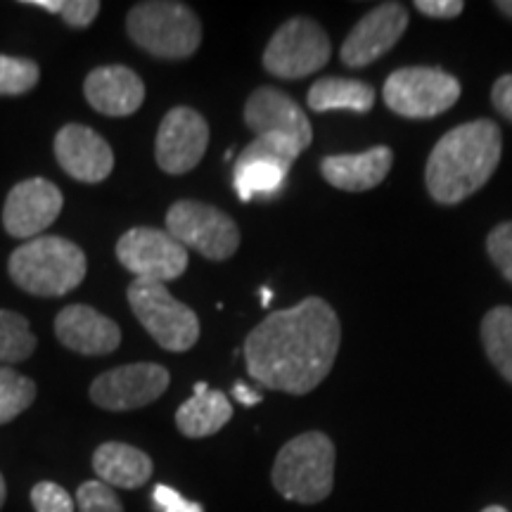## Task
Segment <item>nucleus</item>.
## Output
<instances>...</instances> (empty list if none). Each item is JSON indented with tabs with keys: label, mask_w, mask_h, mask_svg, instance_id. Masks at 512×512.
I'll use <instances>...</instances> for the list:
<instances>
[{
	"label": "nucleus",
	"mask_w": 512,
	"mask_h": 512,
	"mask_svg": "<svg viewBox=\"0 0 512 512\" xmlns=\"http://www.w3.org/2000/svg\"><path fill=\"white\" fill-rule=\"evenodd\" d=\"M5 498H8V486H5V477L0 475V510H3Z\"/></svg>",
	"instance_id": "nucleus-37"
},
{
	"label": "nucleus",
	"mask_w": 512,
	"mask_h": 512,
	"mask_svg": "<svg viewBox=\"0 0 512 512\" xmlns=\"http://www.w3.org/2000/svg\"><path fill=\"white\" fill-rule=\"evenodd\" d=\"M31 505L36 512H74V498L55 482H38L31 489Z\"/></svg>",
	"instance_id": "nucleus-30"
},
{
	"label": "nucleus",
	"mask_w": 512,
	"mask_h": 512,
	"mask_svg": "<svg viewBox=\"0 0 512 512\" xmlns=\"http://www.w3.org/2000/svg\"><path fill=\"white\" fill-rule=\"evenodd\" d=\"M128 304L140 320V325L150 332L159 347L166 351H188L200 339V320L197 313L178 302L169 287L152 280H133L128 285Z\"/></svg>",
	"instance_id": "nucleus-6"
},
{
	"label": "nucleus",
	"mask_w": 512,
	"mask_h": 512,
	"mask_svg": "<svg viewBox=\"0 0 512 512\" xmlns=\"http://www.w3.org/2000/svg\"><path fill=\"white\" fill-rule=\"evenodd\" d=\"M233 394H235V399H238L240 403H245V406H256V403L261 401V394L252 392V389H249L247 384H242V382L235 384Z\"/></svg>",
	"instance_id": "nucleus-35"
},
{
	"label": "nucleus",
	"mask_w": 512,
	"mask_h": 512,
	"mask_svg": "<svg viewBox=\"0 0 512 512\" xmlns=\"http://www.w3.org/2000/svg\"><path fill=\"white\" fill-rule=\"evenodd\" d=\"M486 252H489L498 271L512 283V221L491 230L489 238H486Z\"/></svg>",
	"instance_id": "nucleus-29"
},
{
	"label": "nucleus",
	"mask_w": 512,
	"mask_h": 512,
	"mask_svg": "<svg viewBox=\"0 0 512 512\" xmlns=\"http://www.w3.org/2000/svg\"><path fill=\"white\" fill-rule=\"evenodd\" d=\"M98 15H100L98 0H62L60 17L64 19V24H69L72 29L91 27Z\"/></svg>",
	"instance_id": "nucleus-31"
},
{
	"label": "nucleus",
	"mask_w": 512,
	"mask_h": 512,
	"mask_svg": "<svg viewBox=\"0 0 512 512\" xmlns=\"http://www.w3.org/2000/svg\"><path fill=\"white\" fill-rule=\"evenodd\" d=\"M233 418L228 396L209 389L204 382L195 384V394L176 411V427L183 437L204 439L221 432Z\"/></svg>",
	"instance_id": "nucleus-22"
},
{
	"label": "nucleus",
	"mask_w": 512,
	"mask_h": 512,
	"mask_svg": "<svg viewBox=\"0 0 512 512\" xmlns=\"http://www.w3.org/2000/svg\"><path fill=\"white\" fill-rule=\"evenodd\" d=\"M133 43L162 60H185L202 43V22L188 5L174 0H147L133 5L126 17Z\"/></svg>",
	"instance_id": "nucleus-5"
},
{
	"label": "nucleus",
	"mask_w": 512,
	"mask_h": 512,
	"mask_svg": "<svg viewBox=\"0 0 512 512\" xmlns=\"http://www.w3.org/2000/svg\"><path fill=\"white\" fill-rule=\"evenodd\" d=\"M117 256L121 266L131 271L138 280L152 283H171L181 278L188 268V249L166 230L131 228L117 242Z\"/></svg>",
	"instance_id": "nucleus-11"
},
{
	"label": "nucleus",
	"mask_w": 512,
	"mask_h": 512,
	"mask_svg": "<svg viewBox=\"0 0 512 512\" xmlns=\"http://www.w3.org/2000/svg\"><path fill=\"white\" fill-rule=\"evenodd\" d=\"M408 29V10L401 3H382L361 17V22L351 29L347 41L342 43V62L347 67H368L382 55H387L403 31Z\"/></svg>",
	"instance_id": "nucleus-15"
},
{
	"label": "nucleus",
	"mask_w": 512,
	"mask_h": 512,
	"mask_svg": "<svg viewBox=\"0 0 512 512\" xmlns=\"http://www.w3.org/2000/svg\"><path fill=\"white\" fill-rule=\"evenodd\" d=\"M342 342L335 309L309 297L275 311L245 339L247 370L261 387L294 396L313 392L330 375Z\"/></svg>",
	"instance_id": "nucleus-1"
},
{
	"label": "nucleus",
	"mask_w": 512,
	"mask_h": 512,
	"mask_svg": "<svg viewBox=\"0 0 512 512\" xmlns=\"http://www.w3.org/2000/svg\"><path fill=\"white\" fill-rule=\"evenodd\" d=\"M36 382L17 370L0 368V425H8L36 401Z\"/></svg>",
	"instance_id": "nucleus-26"
},
{
	"label": "nucleus",
	"mask_w": 512,
	"mask_h": 512,
	"mask_svg": "<svg viewBox=\"0 0 512 512\" xmlns=\"http://www.w3.org/2000/svg\"><path fill=\"white\" fill-rule=\"evenodd\" d=\"M171 375L159 363H131L102 373L91 384V401L105 411H138L169 389Z\"/></svg>",
	"instance_id": "nucleus-12"
},
{
	"label": "nucleus",
	"mask_w": 512,
	"mask_h": 512,
	"mask_svg": "<svg viewBox=\"0 0 512 512\" xmlns=\"http://www.w3.org/2000/svg\"><path fill=\"white\" fill-rule=\"evenodd\" d=\"M83 93L95 112L105 117H128L143 105L145 83L133 69L110 64V67L93 69L86 76Z\"/></svg>",
	"instance_id": "nucleus-19"
},
{
	"label": "nucleus",
	"mask_w": 512,
	"mask_h": 512,
	"mask_svg": "<svg viewBox=\"0 0 512 512\" xmlns=\"http://www.w3.org/2000/svg\"><path fill=\"white\" fill-rule=\"evenodd\" d=\"M55 157L64 174L81 183H102L114 169L110 143L93 128L67 124L55 136Z\"/></svg>",
	"instance_id": "nucleus-17"
},
{
	"label": "nucleus",
	"mask_w": 512,
	"mask_h": 512,
	"mask_svg": "<svg viewBox=\"0 0 512 512\" xmlns=\"http://www.w3.org/2000/svg\"><path fill=\"white\" fill-rule=\"evenodd\" d=\"M501 128L489 119L467 121L448 131L427 159L425 181L432 200L458 204L484 188L501 162Z\"/></svg>",
	"instance_id": "nucleus-2"
},
{
	"label": "nucleus",
	"mask_w": 512,
	"mask_h": 512,
	"mask_svg": "<svg viewBox=\"0 0 512 512\" xmlns=\"http://www.w3.org/2000/svg\"><path fill=\"white\" fill-rule=\"evenodd\" d=\"M271 290H261V304H264V306H268V304H271Z\"/></svg>",
	"instance_id": "nucleus-38"
},
{
	"label": "nucleus",
	"mask_w": 512,
	"mask_h": 512,
	"mask_svg": "<svg viewBox=\"0 0 512 512\" xmlns=\"http://www.w3.org/2000/svg\"><path fill=\"white\" fill-rule=\"evenodd\" d=\"M62 192L46 178H29L10 190L3 207V226L12 238L34 240L55 223L62 211Z\"/></svg>",
	"instance_id": "nucleus-14"
},
{
	"label": "nucleus",
	"mask_w": 512,
	"mask_h": 512,
	"mask_svg": "<svg viewBox=\"0 0 512 512\" xmlns=\"http://www.w3.org/2000/svg\"><path fill=\"white\" fill-rule=\"evenodd\" d=\"M482 512H508L503 508V505H489V508H484Z\"/></svg>",
	"instance_id": "nucleus-39"
},
{
	"label": "nucleus",
	"mask_w": 512,
	"mask_h": 512,
	"mask_svg": "<svg viewBox=\"0 0 512 512\" xmlns=\"http://www.w3.org/2000/svg\"><path fill=\"white\" fill-rule=\"evenodd\" d=\"M415 8L427 17L453 19L465 10V3L460 0H415Z\"/></svg>",
	"instance_id": "nucleus-33"
},
{
	"label": "nucleus",
	"mask_w": 512,
	"mask_h": 512,
	"mask_svg": "<svg viewBox=\"0 0 512 512\" xmlns=\"http://www.w3.org/2000/svg\"><path fill=\"white\" fill-rule=\"evenodd\" d=\"M36 351L29 320L15 311L0 309V363H22Z\"/></svg>",
	"instance_id": "nucleus-25"
},
{
	"label": "nucleus",
	"mask_w": 512,
	"mask_h": 512,
	"mask_svg": "<svg viewBox=\"0 0 512 512\" xmlns=\"http://www.w3.org/2000/svg\"><path fill=\"white\" fill-rule=\"evenodd\" d=\"M93 470L98 472L100 482L112 489H140L150 482L155 467L152 458L140 448L121 441H107L93 453Z\"/></svg>",
	"instance_id": "nucleus-21"
},
{
	"label": "nucleus",
	"mask_w": 512,
	"mask_h": 512,
	"mask_svg": "<svg viewBox=\"0 0 512 512\" xmlns=\"http://www.w3.org/2000/svg\"><path fill=\"white\" fill-rule=\"evenodd\" d=\"M209 145V124L192 107H174L162 119L157 131L155 157L159 169L171 176H183L202 162Z\"/></svg>",
	"instance_id": "nucleus-13"
},
{
	"label": "nucleus",
	"mask_w": 512,
	"mask_h": 512,
	"mask_svg": "<svg viewBox=\"0 0 512 512\" xmlns=\"http://www.w3.org/2000/svg\"><path fill=\"white\" fill-rule=\"evenodd\" d=\"M382 98L399 117L432 119L456 105L460 81L437 67H406L389 76Z\"/></svg>",
	"instance_id": "nucleus-7"
},
{
	"label": "nucleus",
	"mask_w": 512,
	"mask_h": 512,
	"mask_svg": "<svg viewBox=\"0 0 512 512\" xmlns=\"http://www.w3.org/2000/svg\"><path fill=\"white\" fill-rule=\"evenodd\" d=\"M38 79H41V72L34 60L0 55V95L29 93Z\"/></svg>",
	"instance_id": "nucleus-27"
},
{
	"label": "nucleus",
	"mask_w": 512,
	"mask_h": 512,
	"mask_svg": "<svg viewBox=\"0 0 512 512\" xmlns=\"http://www.w3.org/2000/svg\"><path fill=\"white\" fill-rule=\"evenodd\" d=\"M335 444L323 432H304L280 448L273 463V486L287 501L316 505L335 486Z\"/></svg>",
	"instance_id": "nucleus-4"
},
{
	"label": "nucleus",
	"mask_w": 512,
	"mask_h": 512,
	"mask_svg": "<svg viewBox=\"0 0 512 512\" xmlns=\"http://www.w3.org/2000/svg\"><path fill=\"white\" fill-rule=\"evenodd\" d=\"M482 342L489 361L512 382V309L496 306L482 320Z\"/></svg>",
	"instance_id": "nucleus-24"
},
{
	"label": "nucleus",
	"mask_w": 512,
	"mask_h": 512,
	"mask_svg": "<svg viewBox=\"0 0 512 512\" xmlns=\"http://www.w3.org/2000/svg\"><path fill=\"white\" fill-rule=\"evenodd\" d=\"M152 503H155L157 512H204L200 503L183 498L176 489H171L169 484L155 486V491H152Z\"/></svg>",
	"instance_id": "nucleus-32"
},
{
	"label": "nucleus",
	"mask_w": 512,
	"mask_h": 512,
	"mask_svg": "<svg viewBox=\"0 0 512 512\" xmlns=\"http://www.w3.org/2000/svg\"><path fill=\"white\" fill-rule=\"evenodd\" d=\"M76 508L79 512H124L119 496L114 494L112 486H107L100 479L83 482L76 491Z\"/></svg>",
	"instance_id": "nucleus-28"
},
{
	"label": "nucleus",
	"mask_w": 512,
	"mask_h": 512,
	"mask_svg": "<svg viewBox=\"0 0 512 512\" xmlns=\"http://www.w3.org/2000/svg\"><path fill=\"white\" fill-rule=\"evenodd\" d=\"M496 8L503 12V15H508V17H512V0H498L496 3Z\"/></svg>",
	"instance_id": "nucleus-36"
},
{
	"label": "nucleus",
	"mask_w": 512,
	"mask_h": 512,
	"mask_svg": "<svg viewBox=\"0 0 512 512\" xmlns=\"http://www.w3.org/2000/svg\"><path fill=\"white\" fill-rule=\"evenodd\" d=\"M330 38L309 17H292L275 31L264 50V67L278 79H304L330 60Z\"/></svg>",
	"instance_id": "nucleus-10"
},
{
	"label": "nucleus",
	"mask_w": 512,
	"mask_h": 512,
	"mask_svg": "<svg viewBox=\"0 0 512 512\" xmlns=\"http://www.w3.org/2000/svg\"><path fill=\"white\" fill-rule=\"evenodd\" d=\"M302 155L297 145L278 136L266 133L256 136L245 150L240 152L233 169V185L242 202H252L254 197H275L285 188L287 174L292 164Z\"/></svg>",
	"instance_id": "nucleus-9"
},
{
	"label": "nucleus",
	"mask_w": 512,
	"mask_h": 512,
	"mask_svg": "<svg viewBox=\"0 0 512 512\" xmlns=\"http://www.w3.org/2000/svg\"><path fill=\"white\" fill-rule=\"evenodd\" d=\"M309 107L313 112L330 110H351L370 112L375 105V88L356 79H342V76H325L316 81L309 91Z\"/></svg>",
	"instance_id": "nucleus-23"
},
{
	"label": "nucleus",
	"mask_w": 512,
	"mask_h": 512,
	"mask_svg": "<svg viewBox=\"0 0 512 512\" xmlns=\"http://www.w3.org/2000/svg\"><path fill=\"white\" fill-rule=\"evenodd\" d=\"M394 152L377 145L361 155H332L320 162V174L325 181L347 192H366L380 185L392 171Z\"/></svg>",
	"instance_id": "nucleus-20"
},
{
	"label": "nucleus",
	"mask_w": 512,
	"mask_h": 512,
	"mask_svg": "<svg viewBox=\"0 0 512 512\" xmlns=\"http://www.w3.org/2000/svg\"><path fill=\"white\" fill-rule=\"evenodd\" d=\"M166 233L185 249H195L211 261H226L238 252L240 228L228 214L211 204L181 200L166 211Z\"/></svg>",
	"instance_id": "nucleus-8"
},
{
	"label": "nucleus",
	"mask_w": 512,
	"mask_h": 512,
	"mask_svg": "<svg viewBox=\"0 0 512 512\" xmlns=\"http://www.w3.org/2000/svg\"><path fill=\"white\" fill-rule=\"evenodd\" d=\"M55 335L67 349L86 356H107L121 344V330L91 306H64L55 318Z\"/></svg>",
	"instance_id": "nucleus-18"
},
{
	"label": "nucleus",
	"mask_w": 512,
	"mask_h": 512,
	"mask_svg": "<svg viewBox=\"0 0 512 512\" xmlns=\"http://www.w3.org/2000/svg\"><path fill=\"white\" fill-rule=\"evenodd\" d=\"M491 100L498 114H503L505 119L512 121V74L501 76L491 88Z\"/></svg>",
	"instance_id": "nucleus-34"
},
{
	"label": "nucleus",
	"mask_w": 512,
	"mask_h": 512,
	"mask_svg": "<svg viewBox=\"0 0 512 512\" xmlns=\"http://www.w3.org/2000/svg\"><path fill=\"white\" fill-rule=\"evenodd\" d=\"M86 254L72 240L43 235L27 240L10 254V278L36 297H62L86 278Z\"/></svg>",
	"instance_id": "nucleus-3"
},
{
	"label": "nucleus",
	"mask_w": 512,
	"mask_h": 512,
	"mask_svg": "<svg viewBox=\"0 0 512 512\" xmlns=\"http://www.w3.org/2000/svg\"><path fill=\"white\" fill-rule=\"evenodd\" d=\"M245 124L256 136L278 133L304 152L311 145L313 131L302 107L290 95L275 88H256L245 105Z\"/></svg>",
	"instance_id": "nucleus-16"
}]
</instances>
